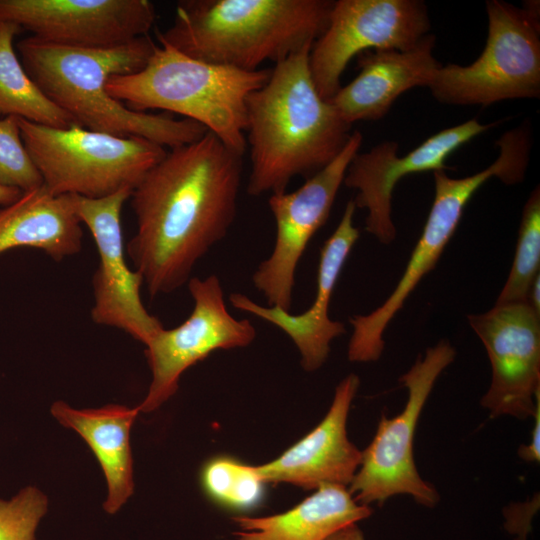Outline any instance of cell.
<instances>
[{"mask_svg": "<svg viewBox=\"0 0 540 540\" xmlns=\"http://www.w3.org/2000/svg\"><path fill=\"white\" fill-rule=\"evenodd\" d=\"M242 156L207 131L172 148L134 188L136 232L126 252L153 298L187 284L196 263L228 233Z\"/></svg>", "mask_w": 540, "mask_h": 540, "instance_id": "obj_1", "label": "cell"}, {"mask_svg": "<svg viewBox=\"0 0 540 540\" xmlns=\"http://www.w3.org/2000/svg\"><path fill=\"white\" fill-rule=\"evenodd\" d=\"M312 45L276 63L267 82L247 98L249 195L284 192L294 177H311L351 136L352 125L316 89L309 69Z\"/></svg>", "mask_w": 540, "mask_h": 540, "instance_id": "obj_2", "label": "cell"}, {"mask_svg": "<svg viewBox=\"0 0 540 540\" xmlns=\"http://www.w3.org/2000/svg\"><path fill=\"white\" fill-rule=\"evenodd\" d=\"M155 45L149 35L102 48L64 46L29 36L16 44V52L31 79L76 125L172 149L198 140L208 130L190 119L133 111L106 90L110 77L141 70Z\"/></svg>", "mask_w": 540, "mask_h": 540, "instance_id": "obj_3", "label": "cell"}, {"mask_svg": "<svg viewBox=\"0 0 540 540\" xmlns=\"http://www.w3.org/2000/svg\"><path fill=\"white\" fill-rule=\"evenodd\" d=\"M331 0H181L172 25L157 31L194 59L255 71L311 46L325 31Z\"/></svg>", "mask_w": 540, "mask_h": 540, "instance_id": "obj_4", "label": "cell"}, {"mask_svg": "<svg viewBox=\"0 0 540 540\" xmlns=\"http://www.w3.org/2000/svg\"><path fill=\"white\" fill-rule=\"evenodd\" d=\"M270 73L271 69L244 71L200 61L158 40L141 70L110 77L106 90L133 111L160 109L193 120L243 156L246 101Z\"/></svg>", "mask_w": 540, "mask_h": 540, "instance_id": "obj_5", "label": "cell"}, {"mask_svg": "<svg viewBox=\"0 0 540 540\" xmlns=\"http://www.w3.org/2000/svg\"><path fill=\"white\" fill-rule=\"evenodd\" d=\"M23 143L43 185L54 195L103 198L139 184L163 157L165 147L78 125L53 128L17 117Z\"/></svg>", "mask_w": 540, "mask_h": 540, "instance_id": "obj_6", "label": "cell"}, {"mask_svg": "<svg viewBox=\"0 0 540 540\" xmlns=\"http://www.w3.org/2000/svg\"><path fill=\"white\" fill-rule=\"evenodd\" d=\"M486 12L488 33L480 56L466 66L441 65L428 85L439 102L485 107L540 97L539 2L528 1L520 9L489 0Z\"/></svg>", "mask_w": 540, "mask_h": 540, "instance_id": "obj_7", "label": "cell"}, {"mask_svg": "<svg viewBox=\"0 0 540 540\" xmlns=\"http://www.w3.org/2000/svg\"><path fill=\"white\" fill-rule=\"evenodd\" d=\"M524 174V157L511 144H501L497 159L473 175L452 178L444 170L433 171L434 200L399 282L381 306L367 315L349 318L353 328L348 344L351 362H372L380 358L384 350L383 334L388 324L423 277L434 269L474 193L491 178L513 185L520 183Z\"/></svg>", "mask_w": 540, "mask_h": 540, "instance_id": "obj_8", "label": "cell"}, {"mask_svg": "<svg viewBox=\"0 0 540 540\" xmlns=\"http://www.w3.org/2000/svg\"><path fill=\"white\" fill-rule=\"evenodd\" d=\"M449 341L441 340L418 356L399 378L407 389V401L400 413L381 416L376 433L362 451L359 468L348 486L363 505L383 504L396 495H409L418 504L433 507L439 501L436 489L419 474L414 460V438L421 412L436 380L455 359Z\"/></svg>", "mask_w": 540, "mask_h": 540, "instance_id": "obj_9", "label": "cell"}, {"mask_svg": "<svg viewBox=\"0 0 540 540\" xmlns=\"http://www.w3.org/2000/svg\"><path fill=\"white\" fill-rule=\"evenodd\" d=\"M419 0H338L328 25L309 52V69L320 96L330 100L341 88L350 60L364 51L413 48L430 30Z\"/></svg>", "mask_w": 540, "mask_h": 540, "instance_id": "obj_10", "label": "cell"}, {"mask_svg": "<svg viewBox=\"0 0 540 540\" xmlns=\"http://www.w3.org/2000/svg\"><path fill=\"white\" fill-rule=\"evenodd\" d=\"M187 285L194 301L188 318L172 329L161 328L145 344L152 380L137 406L140 412L158 409L176 393L181 375L212 352L246 347L256 337L250 320L229 313L216 275L192 277Z\"/></svg>", "mask_w": 540, "mask_h": 540, "instance_id": "obj_11", "label": "cell"}, {"mask_svg": "<svg viewBox=\"0 0 540 540\" xmlns=\"http://www.w3.org/2000/svg\"><path fill=\"white\" fill-rule=\"evenodd\" d=\"M363 137L355 130L339 155L293 192L271 194L268 205L276 225L271 255L252 275L268 306L290 312L298 263L315 233L327 222L340 186Z\"/></svg>", "mask_w": 540, "mask_h": 540, "instance_id": "obj_12", "label": "cell"}, {"mask_svg": "<svg viewBox=\"0 0 540 540\" xmlns=\"http://www.w3.org/2000/svg\"><path fill=\"white\" fill-rule=\"evenodd\" d=\"M487 352L491 383L480 404L492 418L533 415L540 392V313L529 302L467 316Z\"/></svg>", "mask_w": 540, "mask_h": 540, "instance_id": "obj_13", "label": "cell"}, {"mask_svg": "<svg viewBox=\"0 0 540 540\" xmlns=\"http://www.w3.org/2000/svg\"><path fill=\"white\" fill-rule=\"evenodd\" d=\"M131 194V189H122L96 199L75 195V206L99 257L92 277V321L120 329L145 345L164 326L144 306L140 294L143 277L125 259L121 212Z\"/></svg>", "mask_w": 540, "mask_h": 540, "instance_id": "obj_14", "label": "cell"}, {"mask_svg": "<svg viewBox=\"0 0 540 540\" xmlns=\"http://www.w3.org/2000/svg\"><path fill=\"white\" fill-rule=\"evenodd\" d=\"M155 19L148 0H0V21L72 47L125 44L148 35Z\"/></svg>", "mask_w": 540, "mask_h": 540, "instance_id": "obj_15", "label": "cell"}, {"mask_svg": "<svg viewBox=\"0 0 540 540\" xmlns=\"http://www.w3.org/2000/svg\"><path fill=\"white\" fill-rule=\"evenodd\" d=\"M497 125L483 124L476 118L446 128L430 136L404 156H398V143L384 141L351 160L343 184L356 190V208L367 210L365 230L382 244L396 237L392 220V195L397 182L409 174L445 170V160L459 147Z\"/></svg>", "mask_w": 540, "mask_h": 540, "instance_id": "obj_16", "label": "cell"}, {"mask_svg": "<svg viewBox=\"0 0 540 540\" xmlns=\"http://www.w3.org/2000/svg\"><path fill=\"white\" fill-rule=\"evenodd\" d=\"M356 206L350 200L338 226L320 250L316 295L301 314H291L276 306H263L242 293H232V306L257 316L281 329L299 350L301 366L308 372L319 369L327 360L331 341L346 332L339 321L330 319L329 304L344 264L359 238L353 224Z\"/></svg>", "mask_w": 540, "mask_h": 540, "instance_id": "obj_17", "label": "cell"}, {"mask_svg": "<svg viewBox=\"0 0 540 540\" xmlns=\"http://www.w3.org/2000/svg\"><path fill=\"white\" fill-rule=\"evenodd\" d=\"M359 384L357 375H347L314 429L276 459L255 466L264 483H288L305 490L350 485L362 456L347 436L348 414Z\"/></svg>", "mask_w": 540, "mask_h": 540, "instance_id": "obj_18", "label": "cell"}, {"mask_svg": "<svg viewBox=\"0 0 540 540\" xmlns=\"http://www.w3.org/2000/svg\"><path fill=\"white\" fill-rule=\"evenodd\" d=\"M435 36L425 35L405 51L368 50L358 55V75L328 101L344 121L378 120L414 87H428L441 64L433 55Z\"/></svg>", "mask_w": 540, "mask_h": 540, "instance_id": "obj_19", "label": "cell"}, {"mask_svg": "<svg viewBox=\"0 0 540 540\" xmlns=\"http://www.w3.org/2000/svg\"><path fill=\"white\" fill-rule=\"evenodd\" d=\"M82 237L75 195H54L42 185L0 208V254L31 247L59 262L80 252Z\"/></svg>", "mask_w": 540, "mask_h": 540, "instance_id": "obj_20", "label": "cell"}, {"mask_svg": "<svg viewBox=\"0 0 540 540\" xmlns=\"http://www.w3.org/2000/svg\"><path fill=\"white\" fill-rule=\"evenodd\" d=\"M139 412L117 404L74 409L60 400L51 406L53 417L77 432L97 458L107 482L108 514L118 512L134 492L130 431Z\"/></svg>", "mask_w": 540, "mask_h": 540, "instance_id": "obj_21", "label": "cell"}, {"mask_svg": "<svg viewBox=\"0 0 540 540\" xmlns=\"http://www.w3.org/2000/svg\"><path fill=\"white\" fill-rule=\"evenodd\" d=\"M348 488L323 485L293 508L266 517H239L237 540H328L339 530L368 518Z\"/></svg>", "mask_w": 540, "mask_h": 540, "instance_id": "obj_22", "label": "cell"}, {"mask_svg": "<svg viewBox=\"0 0 540 540\" xmlns=\"http://www.w3.org/2000/svg\"><path fill=\"white\" fill-rule=\"evenodd\" d=\"M20 30L14 23L0 21V117L15 116L61 129L76 125L24 69L13 43Z\"/></svg>", "mask_w": 540, "mask_h": 540, "instance_id": "obj_23", "label": "cell"}, {"mask_svg": "<svg viewBox=\"0 0 540 540\" xmlns=\"http://www.w3.org/2000/svg\"><path fill=\"white\" fill-rule=\"evenodd\" d=\"M205 494L216 504L231 510L246 511L263 500L265 487L254 465L229 456L207 461L200 473Z\"/></svg>", "mask_w": 540, "mask_h": 540, "instance_id": "obj_24", "label": "cell"}, {"mask_svg": "<svg viewBox=\"0 0 540 540\" xmlns=\"http://www.w3.org/2000/svg\"><path fill=\"white\" fill-rule=\"evenodd\" d=\"M540 268V189L529 195L521 216L514 259L496 305L528 302Z\"/></svg>", "mask_w": 540, "mask_h": 540, "instance_id": "obj_25", "label": "cell"}, {"mask_svg": "<svg viewBox=\"0 0 540 540\" xmlns=\"http://www.w3.org/2000/svg\"><path fill=\"white\" fill-rule=\"evenodd\" d=\"M0 184L22 192L43 185V179L23 143L15 116L0 118Z\"/></svg>", "mask_w": 540, "mask_h": 540, "instance_id": "obj_26", "label": "cell"}, {"mask_svg": "<svg viewBox=\"0 0 540 540\" xmlns=\"http://www.w3.org/2000/svg\"><path fill=\"white\" fill-rule=\"evenodd\" d=\"M47 508V497L33 486L21 489L10 500L0 499V540H35Z\"/></svg>", "mask_w": 540, "mask_h": 540, "instance_id": "obj_27", "label": "cell"}, {"mask_svg": "<svg viewBox=\"0 0 540 540\" xmlns=\"http://www.w3.org/2000/svg\"><path fill=\"white\" fill-rule=\"evenodd\" d=\"M534 424L531 438L528 444L521 445L518 449V456L529 463H539L540 461V392L536 396V407L532 415Z\"/></svg>", "mask_w": 540, "mask_h": 540, "instance_id": "obj_28", "label": "cell"}, {"mask_svg": "<svg viewBox=\"0 0 540 540\" xmlns=\"http://www.w3.org/2000/svg\"><path fill=\"white\" fill-rule=\"evenodd\" d=\"M328 540H365L362 531L358 528L357 524L349 525L335 534H333Z\"/></svg>", "mask_w": 540, "mask_h": 540, "instance_id": "obj_29", "label": "cell"}, {"mask_svg": "<svg viewBox=\"0 0 540 540\" xmlns=\"http://www.w3.org/2000/svg\"><path fill=\"white\" fill-rule=\"evenodd\" d=\"M23 192L14 187H8L0 184V205L7 206L20 198Z\"/></svg>", "mask_w": 540, "mask_h": 540, "instance_id": "obj_30", "label": "cell"}, {"mask_svg": "<svg viewBox=\"0 0 540 540\" xmlns=\"http://www.w3.org/2000/svg\"><path fill=\"white\" fill-rule=\"evenodd\" d=\"M539 289H540V276L538 275L534 280L528 296L529 304L540 313V298H539Z\"/></svg>", "mask_w": 540, "mask_h": 540, "instance_id": "obj_31", "label": "cell"}]
</instances>
